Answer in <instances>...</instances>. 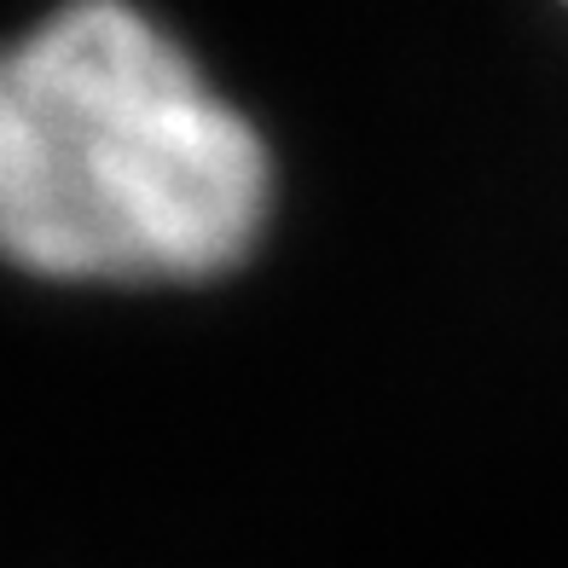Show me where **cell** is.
Listing matches in <instances>:
<instances>
[{"mask_svg":"<svg viewBox=\"0 0 568 568\" xmlns=\"http://www.w3.org/2000/svg\"><path fill=\"white\" fill-rule=\"evenodd\" d=\"M267 215L255 128L128 7H64L0 70V239L47 278H210Z\"/></svg>","mask_w":568,"mask_h":568,"instance_id":"obj_1","label":"cell"}]
</instances>
